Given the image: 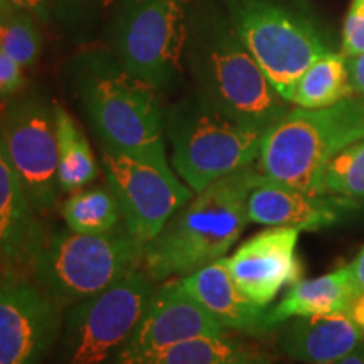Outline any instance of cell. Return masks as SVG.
<instances>
[{
  "label": "cell",
  "mask_w": 364,
  "mask_h": 364,
  "mask_svg": "<svg viewBox=\"0 0 364 364\" xmlns=\"http://www.w3.org/2000/svg\"><path fill=\"white\" fill-rule=\"evenodd\" d=\"M184 63L196 93L236 120L267 132L290 110L292 103L273 88L223 4L194 2Z\"/></svg>",
  "instance_id": "obj_1"
},
{
  "label": "cell",
  "mask_w": 364,
  "mask_h": 364,
  "mask_svg": "<svg viewBox=\"0 0 364 364\" xmlns=\"http://www.w3.org/2000/svg\"><path fill=\"white\" fill-rule=\"evenodd\" d=\"M258 167L231 172L171 216L162 231L145 245V272L154 282L188 277L221 260L248 225L247 201L260 179Z\"/></svg>",
  "instance_id": "obj_2"
},
{
  "label": "cell",
  "mask_w": 364,
  "mask_h": 364,
  "mask_svg": "<svg viewBox=\"0 0 364 364\" xmlns=\"http://www.w3.org/2000/svg\"><path fill=\"white\" fill-rule=\"evenodd\" d=\"M80 100L105 147L156 164L166 156L161 91L136 78L113 53L88 51L76 73Z\"/></svg>",
  "instance_id": "obj_3"
},
{
  "label": "cell",
  "mask_w": 364,
  "mask_h": 364,
  "mask_svg": "<svg viewBox=\"0 0 364 364\" xmlns=\"http://www.w3.org/2000/svg\"><path fill=\"white\" fill-rule=\"evenodd\" d=\"M364 139V98L324 108H290L263 134L257 167L268 179L317 194L324 166L339 150Z\"/></svg>",
  "instance_id": "obj_4"
},
{
  "label": "cell",
  "mask_w": 364,
  "mask_h": 364,
  "mask_svg": "<svg viewBox=\"0 0 364 364\" xmlns=\"http://www.w3.org/2000/svg\"><path fill=\"white\" fill-rule=\"evenodd\" d=\"M166 134L177 176L201 193L221 177L253 166L265 132L226 115L196 93L167 110Z\"/></svg>",
  "instance_id": "obj_5"
},
{
  "label": "cell",
  "mask_w": 364,
  "mask_h": 364,
  "mask_svg": "<svg viewBox=\"0 0 364 364\" xmlns=\"http://www.w3.org/2000/svg\"><path fill=\"white\" fill-rule=\"evenodd\" d=\"M220 2L236 34L287 102L302 73L332 51L321 27L292 0Z\"/></svg>",
  "instance_id": "obj_6"
},
{
  "label": "cell",
  "mask_w": 364,
  "mask_h": 364,
  "mask_svg": "<svg viewBox=\"0 0 364 364\" xmlns=\"http://www.w3.org/2000/svg\"><path fill=\"white\" fill-rule=\"evenodd\" d=\"M145 243L130 233L58 231L33 258L41 289L61 306H75L115 284L144 262Z\"/></svg>",
  "instance_id": "obj_7"
},
{
  "label": "cell",
  "mask_w": 364,
  "mask_h": 364,
  "mask_svg": "<svg viewBox=\"0 0 364 364\" xmlns=\"http://www.w3.org/2000/svg\"><path fill=\"white\" fill-rule=\"evenodd\" d=\"M194 0H117L112 48L122 66L159 91L172 90L184 73Z\"/></svg>",
  "instance_id": "obj_8"
},
{
  "label": "cell",
  "mask_w": 364,
  "mask_h": 364,
  "mask_svg": "<svg viewBox=\"0 0 364 364\" xmlns=\"http://www.w3.org/2000/svg\"><path fill=\"white\" fill-rule=\"evenodd\" d=\"M156 290L149 273L136 268L103 292L75 304L66 322L70 364H105L120 353Z\"/></svg>",
  "instance_id": "obj_9"
},
{
  "label": "cell",
  "mask_w": 364,
  "mask_h": 364,
  "mask_svg": "<svg viewBox=\"0 0 364 364\" xmlns=\"http://www.w3.org/2000/svg\"><path fill=\"white\" fill-rule=\"evenodd\" d=\"M102 164L108 186L120 203L127 233L145 245L194 198V191L177 179L169 164L144 161L105 145Z\"/></svg>",
  "instance_id": "obj_10"
},
{
  "label": "cell",
  "mask_w": 364,
  "mask_h": 364,
  "mask_svg": "<svg viewBox=\"0 0 364 364\" xmlns=\"http://www.w3.org/2000/svg\"><path fill=\"white\" fill-rule=\"evenodd\" d=\"M0 142L36 213L58 201L56 107L41 100H21L0 118Z\"/></svg>",
  "instance_id": "obj_11"
},
{
  "label": "cell",
  "mask_w": 364,
  "mask_h": 364,
  "mask_svg": "<svg viewBox=\"0 0 364 364\" xmlns=\"http://www.w3.org/2000/svg\"><path fill=\"white\" fill-rule=\"evenodd\" d=\"M223 336L226 332L221 322L176 279L157 287L134 334L118 353V364H139L182 341Z\"/></svg>",
  "instance_id": "obj_12"
},
{
  "label": "cell",
  "mask_w": 364,
  "mask_h": 364,
  "mask_svg": "<svg viewBox=\"0 0 364 364\" xmlns=\"http://www.w3.org/2000/svg\"><path fill=\"white\" fill-rule=\"evenodd\" d=\"M59 306L27 280L0 282V364H39L59 331Z\"/></svg>",
  "instance_id": "obj_13"
},
{
  "label": "cell",
  "mask_w": 364,
  "mask_h": 364,
  "mask_svg": "<svg viewBox=\"0 0 364 364\" xmlns=\"http://www.w3.org/2000/svg\"><path fill=\"white\" fill-rule=\"evenodd\" d=\"M300 231L295 226H270L245 241L226 258L236 287L255 306L267 309L284 287H292L300 280Z\"/></svg>",
  "instance_id": "obj_14"
},
{
  "label": "cell",
  "mask_w": 364,
  "mask_h": 364,
  "mask_svg": "<svg viewBox=\"0 0 364 364\" xmlns=\"http://www.w3.org/2000/svg\"><path fill=\"white\" fill-rule=\"evenodd\" d=\"M346 208L326 196L311 194L260 176L247 201L250 223L263 226H295L317 231L334 225Z\"/></svg>",
  "instance_id": "obj_15"
},
{
  "label": "cell",
  "mask_w": 364,
  "mask_h": 364,
  "mask_svg": "<svg viewBox=\"0 0 364 364\" xmlns=\"http://www.w3.org/2000/svg\"><path fill=\"white\" fill-rule=\"evenodd\" d=\"M179 284L198 300L213 317L228 329L245 334H263L267 327V309L255 306L241 294L228 270L226 258L209 263L188 277H179Z\"/></svg>",
  "instance_id": "obj_16"
},
{
  "label": "cell",
  "mask_w": 364,
  "mask_h": 364,
  "mask_svg": "<svg viewBox=\"0 0 364 364\" xmlns=\"http://www.w3.org/2000/svg\"><path fill=\"white\" fill-rule=\"evenodd\" d=\"M364 343V331L346 312L294 317L280 338L290 359L306 364H334Z\"/></svg>",
  "instance_id": "obj_17"
},
{
  "label": "cell",
  "mask_w": 364,
  "mask_h": 364,
  "mask_svg": "<svg viewBox=\"0 0 364 364\" xmlns=\"http://www.w3.org/2000/svg\"><path fill=\"white\" fill-rule=\"evenodd\" d=\"M43 241L34 208L0 142V257L11 263L33 262Z\"/></svg>",
  "instance_id": "obj_18"
},
{
  "label": "cell",
  "mask_w": 364,
  "mask_h": 364,
  "mask_svg": "<svg viewBox=\"0 0 364 364\" xmlns=\"http://www.w3.org/2000/svg\"><path fill=\"white\" fill-rule=\"evenodd\" d=\"M359 292L361 290L354 280L351 265L339 267L338 270L317 279L299 280L275 307L267 311V327L270 331L294 317L348 314L349 306Z\"/></svg>",
  "instance_id": "obj_19"
},
{
  "label": "cell",
  "mask_w": 364,
  "mask_h": 364,
  "mask_svg": "<svg viewBox=\"0 0 364 364\" xmlns=\"http://www.w3.org/2000/svg\"><path fill=\"white\" fill-rule=\"evenodd\" d=\"M353 95L348 58L331 51L314 61L295 81L289 102L300 108H324Z\"/></svg>",
  "instance_id": "obj_20"
},
{
  "label": "cell",
  "mask_w": 364,
  "mask_h": 364,
  "mask_svg": "<svg viewBox=\"0 0 364 364\" xmlns=\"http://www.w3.org/2000/svg\"><path fill=\"white\" fill-rule=\"evenodd\" d=\"M56 130L59 189L75 193L97 179V157L83 130L63 107H56Z\"/></svg>",
  "instance_id": "obj_21"
},
{
  "label": "cell",
  "mask_w": 364,
  "mask_h": 364,
  "mask_svg": "<svg viewBox=\"0 0 364 364\" xmlns=\"http://www.w3.org/2000/svg\"><path fill=\"white\" fill-rule=\"evenodd\" d=\"M61 215L71 231L85 235L115 233L124 220L120 203L110 188L75 191L63 203Z\"/></svg>",
  "instance_id": "obj_22"
},
{
  "label": "cell",
  "mask_w": 364,
  "mask_h": 364,
  "mask_svg": "<svg viewBox=\"0 0 364 364\" xmlns=\"http://www.w3.org/2000/svg\"><path fill=\"white\" fill-rule=\"evenodd\" d=\"M317 194L334 199L346 209L364 204V139L339 150L326 164Z\"/></svg>",
  "instance_id": "obj_23"
},
{
  "label": "cell",
  "mask_w": 364,
  "mask_h": 364,
  "mask_svg": "<svg viewBox=\"0 0 364 364\" xmlns=\"http://www.w3.org/2000/svg\"><path fill=\"white\" fill-rule=\"evenodd\" d=\"M250 361L245 348L223 338H194L172 344L139 364H243Z\"/></svg>",
  "instance_id": "obj_24"
},
{
  "label": "cell",
  "mask_w": 364,
  "mask_h": 364,
  "mask_svg": "<svg viewBox=\"0 0 364 364\" xmlns=\"http://www.w3.org/2000/svg\"><path fill=\"white\" fill-rule=\"evenodd\" d=\"M0 51L24 68H33L43 53V33L33 14L12 9L0 19Z\"/></svg>",
  "instance_id": "obj_25"
},
{
  "label": "cell",
  "mask_w": 364,
  "mask_h": 364,
  "mask_svg": "<svg viewBox=\"0 0 364 364\" xmlns=\"http://www.w3.org/2000/svg\"><path fill=\"white\" fill-rule=\"evenodd\" d=\"M115 4L117 0H54L53 16L68 27H81L91 24Z\"/></svg>",
  "instance_id": "obj_26"
},
{
  "label": "cell",
  "mask_w": 364,
  "mask_h": 364,
  "mask_svg": "<svg viewBox=\"0 0 364 364\" xmlns=\"http://www.w3.org/2000/svg\"><path fill=\"white\" fill-rule=\"evenodd\" d=\"M364 53V0H353L343 31V54L354 58Z\"/></svg>",
  "instance_id": "obj_27"
},
{
  "label": "cell",
  "mask_w": 364,
  "mask_h": 364,
  "mask_svg": "<svg viewBox=\"0 0 364 364\" xmlns=\"http://www.w3.org/2000/svg\"><path fill=\"white\" fill-rule=\"evenodd\" d=\"M26 83L24 68L0 51V98L16 95Z\"/></svg>",
  "instance_id": "obj_28"
},
{
  "label": "cell",
  "mask_w": 364,
  "mask_h": 364,
  "mask_svg": "<svg viewBox=\"0 0 364 364\" xmlns=\"http://www.w3.org/2000/svg\"><path fill=\"white\" fill-rule=\"evenodd\" d=\"M14 9L29 12L39 22H48L53 17L54 0H9Z\"/></svg>",
  "instance_id": "obj_29"
},
{
  "label": "cell",
  "mask_w": 364,
  "mask_h": 364,
  "mask_svg": "<svg viewBox=\"0 0 364 364\" xmlns=\"http://www.w3.org/2000/svg\"><path fill=\"white\" fill-rule=\"evenodd\" d=\"M348 71L353 91L358 97L364 98V53L359 56L348 58Z\"/></svg>",
  "instance_id": "obj_30"
},
{
  "label": "cell",
  "mask_w": 364,
  "mask_h": 364,
  "mask_svg": "<svg viewBox=\"0 0 364 364\" xmlns=\"http://www.w3.org/2000/svg\"><path fill=\"white\" fill-rule=\"evenodd\" d=\"M348 316L351 317L353 321L364 331V292L363 290L356 295V297H354L351 306H349Z\"/></svg>",
  "instance_id": "obj_31"
},
{
  "label": "cell",
  "mask_w": 364,
  "mask_h": 364,
  "mask_svg": "<svg viewBox=\"0 0 364 364\" xmlns=\"http://www.w3.org/2000/svg\"><path fill=\"white\" fill-rule=\"evenodd\" d=\"M351 270H353L354 280H356L359 290H363L364 292V247L361 252L356 255L354 262L351 263Z\"/></svg>",
  "instance_id": "obj_32"
},
{
  "label": "cell",
  "mask_w": 364,
  "mask_h": 364,
  "mask_svg": "<svg viewBox=\"0 0 364 364\" xmlns=\"http://www.w3.org/2000/svg\"><path fill=\"white\" fill-rule=\"evenodd\" d=\"M334 364H364V343L361 346H358L353 353H349L348 356L339 359V361Z\"/></svg>",
  "instance_id": "obj_33"
},
{
  "label": "cell",
  "mask_w": 364,
  "mask_h": 364,
  "mask_svg": "<svg viewBox=\"0 0 364 364\" xmlns=\"http://www.w3.org/2000/svg\"><path fill=\"white\" fill-rule=\"evenodd\" d=\"M12 9L14 7L11 6V2H9V0H0V19H2L4 16H7Z\"/></svg>",
  "instance_id": "obj_34"
},
{
  "label": "cell",
  "mask_w": 364,
  "mask_h": 364,
  "mask_svg": "<svg viewBox=\"0 0 364 364\" xmlns=\"http://www.w3.org/2000/svg\"><path fill=\"white\" fill-rule=\"evenodd\" d=\"M243 364H252V363H243Z\"/></svg>",
  "instance_id": "obj_35"
},
{
  "label": "cell",
  "mask_w": 364,
  "mask_h": 364,
  "mask_svg": "<svg viewBox=\"0 0 364 364\" xmlns=\"http://www.w3.org/2000/svg\"><path fill=\"white\" fill-rule=\"evenodd\" d=\"M0 258H2V257H0ZM2 280H4V279H0V282H2Z\"/></svg>",
  "instance_id": "obj_36"
}]
</instances>
